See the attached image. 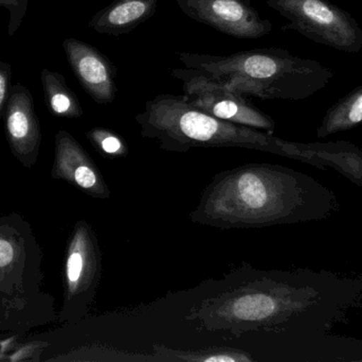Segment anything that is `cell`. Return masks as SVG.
Instances as JSON below:
<instances>
[{
  "label": "cell",
  "instance_id": "cell-13",
  "mask_svg": "<svg viewBox=\"0 0 362 362\" xmlns=\"http://www.w3.org/2000/svg\"><path fill=\"white\" fill-rule=\"evenodd\" d=\"M362 123V84L338 100L327 110L317 137L325 138L338 132L349 131Z\"/></svg>",
  "mask_w": 362,
  "mask_h": 362
},
{
  "label": "cell",
  "instance_id": "cell-18",
  "mask_svg": "<svg viewBox=\"0 0 362 362\" xmlns=\"http://www.w3.org/2000/svg\"><path fill=\"white\" fill-rule=\"evenodd\" d=\"M10 80V69L4 64H0V118H1L2 113L6 110V102H8Z\"/></svg>",
  "mask_w": 362,
  "mask_h": 362
},
{
  "label": "cell",
  "instance_id": "cell-1",
  "mask_svg": "<svg viewBox=\"0 0 362 362\" xmlns=\"http://www.w3.org/2000/svg\"><path fill=\"white\" fill-rule=\"evenodd\" d=\"M185 320L198 331L240 338L252 332L285 333L304 318L339 324L362 305V278L308 269L259 270L243 263Z\"/></svg>",
  "mask_w": 362,
  "mask_h": 362
},
{
  "label": "cell",
  "instance_id": "cell-4",
  "mask_svg": "<svg viewBox=\"0 0 362 362\" xmlns=\"http://www.w3.org/2000/svg\"><path fill=\"white\" fill-rule=\"evenodd\" d=\"M185 67L202 70L247 97L304 100L327 86L334 72L315 60L281 48H259L229 55L177 52Z\"/></svg>",
  "mask_w": 362,
  "mask_h": 362
},
{
  "label": "cell",
  "instance_id": "cell-2",
  "mask_svg": "<svg viewBox=\"0 0 362 362\" xmlns=\"http://www.w3.org/2000/svg\"><path fill=\"white\" fill-rule=\"evenodd\" d=\"M338 210L336 196L312 176L250 163L215 174L189 217L219 230L262 229L321 220Z\"/></svg>",
  "mask_w": 362,
  "mask_h": 362
},
{
  "label": "cell",
  "instance_id": "cell-9",
  "mask_svg": "<svg viewBox=\"0 0 362 362\" xmlns=\"http://www.w3.org/2000/svg\"><path fill=\"white\" fill-rule=\"evenodd\" d=\"M63 47L72 72L93 101L102 106L112 103L118 91V69L112 62L93 45L76 38L64 40Z\"/></svg>",
  "mask_w": 362,
  "mask_h": 362
},
{
  "label": "cell",
  "instance_id": "cell-6",
  "mask_svg": "<svg viewBox=\"0 0 362 362\" xmlns=\"http://www.w3.org/2000/svg\"><path fill=\"white\" fill-rule=\"evenodd\" d=\"M182 82L183 96L189 106L211 116L274 133L276 123L255 106L249 97L233 91L216 79L194 68H171Z\"/></svg>",
  "mask_w": 362,
  "mask_h": 362
},
{
  "label": "cell",
  "instance_id": "cell-8",
  "mask_svg": "<svg viewBox=\"0 0 362 362\" xmlns=\"http://www.w3.org/2000/svg\"><path fill=\"white\" fill-rule=\"evenodd\" d=\"M181 12L226 35L255 40L272 31L250 0H176Z\"/></svg>",
  "mask_w": 362,
  "mask_h": 362
},
{
  "label": "cell",
  "instance_id": "cell-15",
  "mask_svg": "<svg viewBox=\"0 0 362 362\" xmlns=\"http://www.w3.org/2000/svg\"><path fill=\"white\" fill-rule=\"evenodd\" d=\"M42 87L49 111L63 118H78L83 108L76 94L68 87L65 78L59 72L44 69L42 72Z\"/></svg>",
  "mask_w": 362,
  "mask_h": 362
},
{
  "label": "cell",
  "instance_id": "cell-3",
  "mask_svg": "<svg viewBox=\"0 0 362 362\" xmlns=\"http://www.w3.org/2000/svg\"><path fill=\"white\" fill-rule=\"evenodd\" d=\"M140 135L156 140L168 152L194 148H236L262 151L314 165L312 144L287 142L274 133L211 116L187 103L185 96L161 94L144 104L135 117Z\"/></svg>",
  "mask_w": 362,
  "mask_h": 362
},
{
  "label": "cell",
  "instance_id": "cell-19",
  "mask_svg": "<svg viewBox=\"0 0 362 362\" xmlns=\"http://www.w3.org/2000/svg\"><path fill=\"white\" fill-rule=\"evenodd\" d=\"M21 0H0V6H16Z\"/></svg>",
  "mask_w": 362,
  "mask_h": 362
},
{
  "label": "cell",
  "instance_id": "cell-11",
  "mask_svg": "<svg viewBox=\"0 0 362 362\" xmlns=\"http://www.w3.org/2000/svg\"><path fill=\"white\" fill-rule=\"evenodd\" d=\"M6 133L14 157L31 167L37 159L42 136L31 94L21 84L13 87L6 102Z\"/></svg>",
  "mask_w": 362,
  "mask_h": 362
},
{
  "label": "cell",
  "instance_id": "cell-10",
  "mask_svg": "<svg viewBox=\"0 0 362 362\" xmlns=\"http://www.w3.org/2000/svg\"><path fill=\"white\" fill-rule=\"evenodd\" d=\"M52 176L66 181L95 199L108 200L112 193L97 164L65 130L55 136Z\"/></svg>",
  "mask_w": 362,
  "mask_h": 362
},
{
  "label": "cell",
  "instance_id": "cell-12",
  "mask_svg": "<svg viewBox=\"0 0 362 362\" xmlns=\"http://www.w3.org/2000/svg\"><path fill=\"white\" fill-rule=\"evenodd\" d=\"M159 0H114L93 15L89 27L98 33L120 36L146 23L156 12Z\"/></svg>",
  "mask_w": 362,
  "mask_h": 362
},
{
  "label": "cell",
  "instance_id": "cell-5",
  "mask_svg": "<svg viewBox=\"0 0 362 362\" xmlns=\"http://www.w3.org/2000/svg\"><path fill=\"white\" fill-rule=\"evenodd\" d=\"M266 4L288 21L283 31L293 30L342 52L358 53L362 49L361 26L331 0H267Z\"/></svg>",
  "mask_w": 362,
  "mask_h": 362
},
{
  "label": "cell",
  "instance_id": "cell-7",
  "mask_svg": "<svg viewBox=\"0 0 362 362\" xmlns=\"http://www.w3.org/2000/svg\"><path fill=\"white\" fill-rule=\"evenodd\" d=\"M102 254L93 227L86 221L74 225L65 261V305L69 320L82 318L90 310L101 281Z\"/></svg>",
  "mask_w": 362,
  "mask_h": 362
},
{
  "label": "cell",
  "instance_id": "cell-14",
  "mask_svg": "<svg viewBox=\"0 0 362 362\" xmlns=\"http://www.w3.org/2000/svg\"><path fill=\"white\" fill-rule=\"evenodd\" d=\"M153 355L157 361L187 362H252V355L246 351L227 346H211L200 350L183 351L171 349L163 344L153 346Z\"/></svg>",
  "mask_w": 362,
  "mask_h": 362
},
{
  "label": "cell",
  "instance_id": "cell-17",
  "mask_svg": "<svg viewBox=\"0 0 362 362\" xmlns=\"http://www.w3.org/2000/svg\"><path fill=\"white\" fill-rule=\"evenodd\" d=\"M18 256L17 246L8 236H0V270L11 267Z\"/></svg>",
  "mask_w": 362,
  "mask_h": 362
},
{
  "label": "cell",
  "instance_id": "cell-16",
  "mask_svg": "<svg viewBox=\"0 0 362 362\" xmlns=\"http://www.w3.org/2000/svg\"><path fill=\"white\" fill-rule=\"evenodd\" d=\"M86 137L103 157L116 159L125 157L129 153L124 140L105 128H93L87 132Z\"/></svg>",
  "mask_w": 362,
  "mask_h": 362
}]
</instances>
